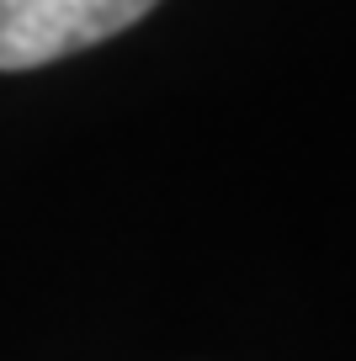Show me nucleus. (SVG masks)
Masks as SVG:
<instances>
[{"label":"nucleus","instance_id":"1","mask_svg":"<svg viewBox=\"0 0 356 361\" xmlns=\"http://www.w3.org/2000/svg\"><path fill=\"white\" fill-rule=\"evenodd\" d=\"M160 0H0V69H43L144 22Z\"/></svg>","mask_w":356,"mask_h":361}]
</instances>
